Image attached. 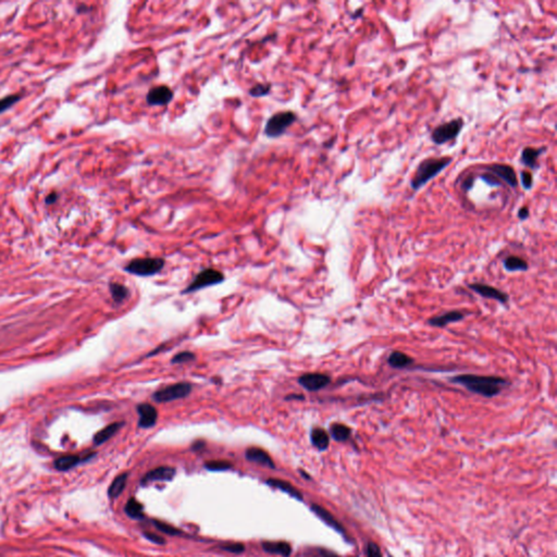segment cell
I'll return each instance as SVG.
<instances>
[{"mask_svg":"<svg viewBox=\"0 0 557 557\" xmlns=\"http://www.w3.org/2000/svg\"><path fill=\"white\" fill-rule=\"evenodd\" d=\"M286 400H291V399H297V400H304L305 397L304 395H301V394H291V395H288L285 397Z\"/></svg>","mask_w":557,"mask_h":557,"instance_id":"ee69618b","label":"cell"},{"mask_svg":"<svg viewBox=\"0 0 557 557\" xmlns=\"http://www.w3.org/2000/svg\"><path fill=\"white\" fill-rule=\"evenodd\" d=\"M264 551L270 554H276L281 555L283 557H289L292 553V547L288 542H283V541H277V542H271V541H266V542L261 543Z\"/></svg>","mask_w":557,"mask_h":557,"instance_id":"2e32d148","label":"cell"},{"mask_svg":"<svg viewBox=\"0 0 557 557\" xmlns=\"http://www.w3.org/2000/svg\"><path fill=\"white\" fill-rule=\"evenodd\" d=\"M545 151H546L545 147H542V148L540 149L532 148V147H527V148H524L521 152V162L525 167L535 169L537 168V161L539 156Z\"/></svg>","mask_w":557,"mask_h":557,"instance_id":"7402d4cb","label":"cell"},{"mask_svg":"<svg viewBox=\"0 0 557 557\" xmlns=\"http://www.w3.org/2000/svg\"><path fill=\"white\" fill-rule=\"evenodd\" d=\"M57 198H58V194H57V193L52 192V193H50V194H49L47 197H46V204H47V205H51V204H53V203H56Z\"/></svg>","mask_w":557,"mask_h":557,"instance_id":"7bdbcfd3","label":"cell"},{"mask_svg":"<svg viewBox=\"0 0 557 557\" xmlns=\"http://www.w3.org/2000/svg\"><path fill=\"white\" fill-rule=\"evenodd\" d=\"M312 510L317 516L320 518L321 520H323L328 525H330L331 528L335 529L338 532H342V533L344 532V529L341 525V523H339L333 517V515H332L330 512H328L326 508H323V507L317 505V504H313L312 505Z\"/></svg>","mask_w":557,"mask_h":557,"instance_id":"d6986e66","label":"cell"},{"mask_svg":"<svg viewBox=\"0 0 557 557\" xmlns=\"http://www.w3.org/2000/svg\"><path fill=\"white\" fill-rule=\"evenodd\" d=\"M521 184L524 190H531L532 185H533V176L530 172H527V171H523L521 172Z\"/></svg>","mask_w":557,"mask_h":557,"instance_id":"d590c367","label":"cell"},{"mask_svg":"<svg viewBox=\"0 0 557 557\" xmlns=\"http://www.w3.org/2000/svg\"><path fill=\"white\" fill-rule=\"evenodd\" d=\"M367 555L368 557H382L380 548H379V546L376 543H373V542H370L368 544Z\"/></svg>","mask_w":557,"mask_h":557,"instance_id":"74e56055","label":"cell"},{"mask_svg":"<svg viewBox=\"0 0 557 557\" xmlns=\"http://www.w3.org/2000/svg\"><path fill=\"white\" fill-rule=\"evenodd\" d=\"M222 281H224V275L222 272L215 269L208 268L196 274V276L193 278V281L190 283L188 288L183 290L182 294L197 292L202 289L208 288V286L219 284Z\"/></svg>","mask_w":557,"mask_h":557,"instance_id":"8992f818","label":"cell"},{"mask_svg":"<svg viewBox=\"0 0 557 557\" xmlns=\"http://www.w3.org/2000/svg\"><path fill=\"white\" fill-rule=\"evenodd\" d=\"M504 267L507 271H525L528 269V264L524 259L518 256H509L504 260Z\"/></svg>","mask_w":557,"mask_h":557,"instance_id":"4316f807","label":"cell"},{"mask_svg":"<svg viewBox=\"0 0 557 557\" xmlns=\"http://www.w3.org/2000/svg\"><path fill=\"white\" fill-rule=\"evenodd\" d=\"M95 454H90L88 456H86L85 458H82L81 456H77V455H67V456H63V457L58 458L56 461H55V467L56 469L60 470V471H67L69 469H71L73 467H75L76 465H79V463L81 461H84V460H88L89 458H91L92 456H94Z\"/></svg>","mask_w":557,"mask_h":557,"instance_id":"e0dca14e","label":"cell"},{"mask_svg":"<svg viewBox=\"0 0 557 557\" xmlns=\"http://www.w3.org/2000/svg\"><path fill=\"white\" fill-rule=\"evenodd\" d=\"M296 120V114L292 111L286 112H278L267 122V126L265 128V133L269 137H277L282 135L286 129L290 126H292Z\"/></svg>","mask_w":557,"mask_h":557,"instance_id":"52a82bcc","label":"cell"},{"mask_svg":"<svg viewBox=\"0 0 557 557\" xmlns=\"http://www.w3.org/2000/svg\"><path fill=\"white\" fill-rule=\"evenodd\" d=\"M137 414L139 416L138 427L143 429H148L153 427L158 419V412L156 407L148 403H141L136 407Z\"/></svg>","mask_w":557,"mask_h":557,"instance_id":"30bf717a","label":"cell"},{"mask_svg":"<svg viewBox=\"0 0 557 557\" xmlns=\"http://www.w3.org/2000/svg\"><path fill=\"white\" fill-rule=\"evenodd\" d=\"M480 177L487 185H490V187H492V188H499L502 185L501 180L498 179V177L495 176L494 174H492L491 172L483 173V174L480 175Z\"/></svg>","mask_w":557,"mask_h":557,"instance_id":"e575fe53","label":"cell"},{"mask_svg":"<svg viewBox=\"0 0 557 557\" xmlns=\"http://www.w3.org/2000/svg\"><path fill=\"white\" fill-rule=\"evenodd\" d=\"M300 474H301V475H303V476H304V477H305V478H307V479H309V478H311V477H309V476H308V475H307V474H305V473H304V471H303V470H300Z\"/></svg>","mask_w":557,"mask_h":557,"instance_id":"f6af8a7d","label":"cell"},{"mask_svg":"<svg viewBox=\"0 0 557 557\" xmlns=\"http://www.w3.org/2000/svg\"><path fill=\"white\" fill-rule=\"evenodd\" d=\"M485 169L487 170V171L497 176L498 179L504 181L508 187H510L512 189H516L518 187L516 172L514 168H512L510 166L503 165V164H494V165L485 167Z\"/></svg>","mask_w":557,"mask_h":557,"instance_id":"9c48e42d","label":"cell"},{"mask_svg":"<svg viewBox=\"0 0 557 557\" xmlns=\"http://www.w3.org/2000/svg\"><path fill=\"white\" fill-rule=\"evenodd\" d=\"M388 362L389 365L394 369H403V368H407L409 365H412L413 359L405 353L395 351L390 354Z\"/></svg>","mask_w":557,"mask_h":557,"instance_id":"603a6c76","label":"cell"},{"mask_svg":"<svg viewBox=\"0 0 557 557\" xmlns=\"http://www.w3.org/2000/svg\"><path fill=\"white\" fill-rule=\"evenodd\" d=\"M192 391L193 385L190 382H179L157 390L152 394L151 398L156 403H169V401L188 397Z\"/></svg>","mask_w":557,"mask_h":557,"instance_id":"277c9868","label":"cell"},{"mask_svg":"<svg viewBox=\"0 0 557 557\" xmlns=\"http://www.w3.org/2000/svg\"><path fill=\"white\" fill-rule=\"evenodd\" d=\"M144 537H145L147 540H149L150 542L154 543V544H159V545H164V544H166V540H165L164 538H162V537L156 535V533H153V532H145V533H144Z\"/></svg>","mask_w":557,"mask_h":557,"instance_id":"8d00e7d4","label":"cell"},{"mask_svg":"<svg viewBox=\"0 0 557 557\" xmlns=\"http://www.w3.org/2000/svg\"><path fill=\"white\" fill-rule=\"evenodd\" d=\"M154 527L157 528V530L161 531L166 533V535H169V536H181L182 535V531L176 529L175 527H173V525L171 524H168L166 522H162V521H159V520H152Z\"/></svg>","mask_w":557,"mask_h":557,"instance_id":"f1b7e54d","label":"cell"},{"mask_svg":"<svg viewBox=\"0 0 557 557\" xmlns=\"http://www.w3.org/2000/svg\"><path fill=\"white\" fill-rule=\"evenodd\" d=\"M390 557H392V556H390Z\"/></svg>","mask_w":557,"mask_h":557,"instance_id":"bcb514c9","label":"cell"},{"mask_svg":"<svg viewBox=\"0 0 557 557\" xmlns=\"http://www.w3.org/2000/svg\"><path fill=\"white\" fill-rule=\"evenodd\" d=\"M451 381L462 386L479 395L484 397H494L501 393L503 388L507 384L505 379L500 377H486L477 375H460L451 379Z\"/></svg>","mask_w":557,"mask_h":557,"instance_id":"6da1fadb","label":"cell"},{"mask_svg":"<svg viewBox=\"0 0 557 557\" xmlns=\"http://www.w3.org/2000/svg\"><path fill=\"white\" fill-rule=\"evenodd\" d=\"M529 215H530V211L527 207H521L519 209V211H518V218H519L520 220L528 219Z\"/></svg>","mask_w":557,"mask_h":557,"instance_id":"ab89813d","label":"cell"},{"mask_svg":"<svg viewBox=\"0 0 557 557\" xmlns=\"http://www.w3.org/2000/svg\"><path fill=\"white\" fill-rule=\"evenodd\" d=\"M196 359V355L192 352H181L173 356L171 363H185Z\"/></svg>","mask_w":557,"mask_h":557,"instance_id":"4dcf8cb0","label":"cell"},{"mask_svg":"<svg viewBox=\"0 0 557 557\" xmlns=\"http://www.w3.org/2000/svg\"><path fill=\"white\" fill-rule=\"evenodd\" d=\"M205 468L210 471H226L232 468V463L227 460H210L205 463Z\"/></svg>","mask_w":557,"mask_h":557,"instance_id":"f546056e","label":"cell"},{"mask_svg":"<svg viewBox=\"0 0 557 557\" xmlns=\"http://www.w3.org/2000/svg\"><path fill=\"white\" fill-rule=\"evenodd\" d=\"M463 317H465V315H463L461 312L453 311V312H448L444 315H441V316H438V317H433V318H431L428 322H429V324H431V326H433V327L443 328V327L447 326L448 323L460 321L461 319H463Z\"/></svg>","mask_w":557,"mask_h":557,"instance_id":"9a60e30c","label":"cell"},{"mask_svg":"<svg viewBox=\"0 0 557 557\" xmlns=\"http://www.w3.org/2000/svg\"><path fill=\"white\" fill-rule=\"evenodd\" d=\"M126 514L132 518V519H143L144 518V507L135 499H130L125 507Z\"/></svg>","mask_w":557,"mask_h":557,"instance_id":"cb8c5ba5","label":"cell"},{"mask_svg":"<svg viewBox=\"0 0 557 557\" xmlns=\"http://www.w3.org/2000/svg\"><path fill=\"white\" fill-rule=\"evenodd\" d=\"M110 292H111V296L113 298L114 301H117V303H121V301L125 300L126 298H128L129 296V289L127 288V286H125L123 284H120V283H111L110 284Z\"/></svg>","mask_w":557,"mask_h":557,"instance_id":"83f0119b","label":"cell"},{"mask_svg":"<svg viewBox=\"0 0 557 557\" xmlns=\"http://www.w3.org/2000/svg\"><path fill=\"white\" fill-rule=\"evenodd\" d=\"M453 159L451 157L443 158H428L420 162L418 166L415 175L411 180V188L414 191L423 188L433 177H436L440 172L451 165Z\"/></svg>","mask_w":557,"mask_h":557,"instance_id":"7a4b0ae2","label":"cell"},{"mask_svg":"<svg viewBox=\"0 0 557 557\" xmlns=\"http://www.w3.org/2000/svg\"><path fill=\"white\" fill-rule=\"evenodd\" d=\"M128 477H129V474L125 473L114 479L113 482L109 486V490H108V494H109V497L111 499H117L119 495L125 491L127 481H128Z\"/></svg>","mask_w":557,"mask_h":557,"instance_id":"d4e9b609","label":"cell"},{"mask_svg":"<svg viewBox=\"0 0 557 557\" xmlns=\"http://www.w3.org/2000/svg\"><path fill=\"white\" fill-rule=\"evenodd\" d=\"M173 98V91L169 87L162 85L151 88L147 94V103L152 106H164L169 104Z\"/></svg>","mask_w":557,"mask_h":557,"instance_id":"7c38bea8","label":"cell"},{"mask_svg":"<svg viewBox=\"0 0 557 557\" xmlns=\"http://www.w3.org/2000/svg\"><path fill=\"white\" fill-rule=\"evenodd\" d=\"M219 547L223 551H227V552H230V553H234V554H241L245 551L244 544L237 543V542L222 543V544H220Z\"/></svg>","mask_w":557,"mask_h":557,"instance_id":"1f68e13d","label":"cell"},{"mask_svg":"<svg viewBox=\"0 0 557 557\" xmlns=\"http://www.w3.org/2000/svg\"><path fill=\"white\" fill-rule=\"evenodd\" d=\"M469 288L484 298L498 300L502 304H506L508 301L507 294L493 288V286L491 285H486L482 283H474V284H469Z\"/></svg>","mask_w":557,"mask_h":557,"instance_id":"8fae6325","label":"cell"},{"mask_svg":"<svg viewBox=\"0 0 557 557\" xmlns=\"http://www.w3.org/2000/svg\"><path fill=\"white\" fill-rule=\"evenodd\" d=\"M267 484L272 486V487H275V489H278L281 490L285 493H288L290 497L296 499L298 501H303V494H301L295 486L292 485L290 482L288 481H284V480H280V479H269V480H267Z\"/></svg>","mask_w":557,"mask_h":557,"instance_id":"ac0fdd59","label":"cell"},{"mask_svg":"<svg viewBox=\"0 0 557 557\" xmlns=\"http://www.w3.org/2000/svg\"><path fill=\"white\" fill-rule=\"evenodd\" d=\"M331 382V378L324 374H305L298 378V383L304 389L311 392H316L326 388Z\"/></svg>","mask_w":557,"mask_h":557,"instance_id":"ba28073f","label":"cell"},{"mask_svg":"<svg viewBox=\"0 0 557 557\" xmlns=\"http://www.w3.org/2000/svg\"><path fill=\"white\" fill-rule=\"evenodd\" d=\"M463 127V120L457 118L437 127L431 133V141L437 145H443L457 137Z\"/></svg>","mask_w":557,"mask_h":557,"instance_id":"5b68a950","label":"cell"},{"mask_svg":"<svg viewBox=\"0 0 557 557\" xmlns=\"http://www.w3.org/2000/svg\"><path fill=\"white\" fill-rule=\"evenodd\" d=\"M313 445L319 451H326L330 444V437L328 432L322 428H314L311 433Z\"/></svg>","mask_w":557,"mask_h":557,"instance_id":"ffe728a7","label":"cell"},{"mask_svg":"<svg viewBox=\"0 0 557 557\" xmlns=\"http://www.w3.org/2000/svg\"><path fill=\"white\" fill-rule=\"evenodd\" d=\"M270 89H271V85L270 84H258V85H255V86L250 90V92L254 97H261V96L267 95L270 91Z\"/></svg>","mask_w":557,"mask_h":557,"instance_id":"836d02e7","label":"cell"},{"mask_svg":"<svg viewBox=\"0 0 557 557\" xmlns=\"http://www.w3.org/2000/svg\"><path fill=\"white\" fill-rule=\"evenodd\" d=\"M245 457L247 460L260 463L262 466H267L269 468H274L275 465L270 455L259 447H250L245 452Z\"/></svg>","mask_w":557,"mask_h":557,"instance_id":"5bb4252c","label":"cell"},{"mask_svg":"<svg viewBox=\"0 0 557 557\" xmlns=\"http://www.w3.org/2000/svg\"><path fill=\"white\" fill-rule=\"evenodd\" d=\"M331 436L337 442H345L351 437L352 430L343 423H333L330 427Z\"/></svg>","mask_w":557,"mask_h":557,"instance_id":"484cf974","label":"cell"},{"mask_svg":"<svg viewBox=\"0 0 557 557\" xmlns=\"http://www.w3.org/2000/svg\"><path fill=\"white\" fill-rule=\"evenodd\" d=\"M165 259L160 257H145L131 260L126 271L138 276H150L160 272L165 267Z\"/></svg>","mask_w":557,"mask_h":557,"instance_id":"3957f363","label":"cell"},{"mask_svg":"<svg viewBox=\"0 0 557 557\" xmlns=\"http://www.w3.org/2000/svg\"><path fill=\"white\" fill-rule=\"evenodd\" d=\"M20 98H21L20 95H10L0 99V113L6 111L7 109H9V108L17 103Z\"/></svg>","mask_w":557,"mask_h":557,"instance_id":"d6a6232c","label":"cell"},{"mask_svg":"<svg viewBox=\"0 0 557 557\" xmlns=\"http://www.w3.org/2000/svg\"><path fill=\"white\" fill-rule=\"evenodd\" d=\"M205 445H206V443H205V441H202V440L195 441V442L192 444V450H193V451H199V450H203V448L205 447Z\"/></svg>","mask_w":557,"mask_h":557,"instance_id":"60d3db41","label":"cell"},{"mask_svg":"<svg viewBox=\"0 0 557 557\" xmlns=\"http://www.w3.org/2000/svg\"><path fill=\"white\" fill-rule=\"evenodd\" d=\"M123 425H125V422H113L109 425H107L106 428L96 433V436L94 437V443L96 445H100L107 442V441L111 439L115 433H117L123 427Z\"/></svg>","mask_w":557,"mask_h":557,"instance_id":"44dd1931","label":"cell"},{"mask_svg":"<svg viewBox=\"0 0 557 557\" xmlns=\"http://www.w3.org/2000/svg\"><path fill=\"white\" fill-rule=\"evenodd\" d=\"M318 552L321 557H338L335 553L326 550V548H320V550H318Z\"/></svg>","mask_w":557,"mask_h":557,"instance_id":"b9f144b4","label":"cell"},{"mask_svg":"<svg viewBox=\"0 0 557 557\" xmlns=\"http://www.w3.org/2000/svg\"><path fill=\"white\" fill-rule=\"evenodd\" d=\"M175 474L176 471L173 467L161 466L158 468H154L143 477L142 484H146L148 482H154V481H170L174 478Z\"/></svg>","mask_w":557,"mask_h":557,"instance_id":"4fadbf2b","label":"cell"},{"mask_svg":"<svg viewBox=\"0 0 557 557\" xmlns=\"http://www.w3.org/2000/svg\"><path fill=\"white\" fill-rule=\"evenodd\" d=\"M475 184V177L473 175H468L465 180L461 183V188L463 191H470L474 188Z\"/></svg>","mask_w":557,"mask_h":557,"instance_id":"f35d334b","label":"cell"}]
</instances>
